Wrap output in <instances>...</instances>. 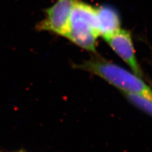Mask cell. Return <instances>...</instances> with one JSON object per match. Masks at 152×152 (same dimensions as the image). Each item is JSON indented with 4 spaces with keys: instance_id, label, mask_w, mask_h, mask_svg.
I'll return each mask as SVG.
<instances>
[{
    "instance_id": "cell-4",
    "label": "cell",
    "mask_w": 152,
    "mask_h": 152,
    "mask_svg": "<svg viewBox=\"0 0 152 152\" xmlns=\"http://www.w3.org/2000/svg\"><path fill=\"white\" fill-rule=\"evenodd\" d=\"M112 50L137 75L143 77V73L136 58L132 38L129 31L122 29L104 39Z\"/></svg>"
},
{
    "instance_id": "cell-3",
    "label": "cell",
    "mask_w": 152,
    "mask_h": 152,
    "mask_svg": "<svg viewBox=\"0 0 152 152\" xmlns=\"http://www.w3.org/2000/svg\"><path fill=\"white\" fill-rule=\"evenodd\" d=\"M77 0H56L45 10V17L36 26L37 31H46L65 37L72 9Z\"/></svg>"
},
{
    "instance_id": "cell-5",
    "label": "cell",
    "mask_w": 152,
    "mask_h": 152,
    "mask_svg": "<svg viewBox=\"0 0 152 152\" xmlns=\"http://www.w3.org/2000/svg\"><path fill=\"white\" fill-rule=\"evenodd\" d=\"M96 22L99 36L103 39L121 28L119 14L115 8L109 5L96 7Z\"/></svg>"
},
{
    "instance_id": "cell-6",
    "label": "cell",
    "mask_w": 152,
    "mask_h": 152,
    "mask_svg": "<svg viewBox=\"0 0 152 152\" xmlns=\"http://www.w3.org/2000/svg\"><path fill=\"white\" fill-rule=\"evenodd\" d=\"M124 94L134 105L152 115V99L136 93H124Z\"/></svg>"
},
{
    "instance_id": "cell-2",
    "label": "cell",
    "mask_w": 152,
    "mask_h": 152,
    "mask_svg": "<svg viewBox=\"0 0 152 152\" xmlns=\"http://www.w3.org/2000/svg\"><path fill=\"white\" fill-rule=\"evenodd\" d=\"M99 37L96 7L77 0L71 13L65 38L85 50L96 53Z\"/></svg>"
},
{
    "instance_id": "cell-1",
    "label": "cell",
    "mask_w": 152,
    "mask_h": 152,
    "mask_svg": "<svg viewBox=\"0 0 152 152\" xmlns=\"http://www.w3.org/2000/svg\"><path fill=\"white\" fill-rule=\"evenodd\" d=\"M93 54L74 67L98 76L123 93L139 94L152 99V89L140 76L97 53Z\"/></svg>"
}]
</instances>
